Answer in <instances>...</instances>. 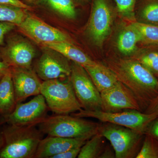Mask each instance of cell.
Returning a JSON list of instances; mask_svg holds the SVG:
<instances>
[{"label":"cell","mask_w":158,"mask_h":158,"mask_svg":"<svg viewBox=\"0 0 158 158\" xmlns=\"http://www.w3.org/2000/svg\"><path fill=\"white\" fill-rule=\"evenodd\" d=\"M54 11L66 18L73 19L76 16L73 0H42Z\"/></svg>","instance_id":"24"},{"label":"cell","mask_w":158,"mask_h":158,"mask_svg":"<svg viewBox=\"0 0 158 158\" xmlns=\"http://www.w3.org/2000/svg\"><path fill=\"white\" fill-rule=\"evenodd\" d=\"M27 11L16 6L0 4V22L12 23L18 27L27 16Z\"/></svg>","instance_id":"21"},{"label":"cell","mask_w":158,"mask_h":158,"mask_svg":"<svg viewBox=\"0 0 158 158\" xmlns=\"http://www.w3.org/2000/svg\"><path fill=\"white\" fill-rule=\"evenodd\" d=\"M81 1H88V0H81Z\"/></svg>","instance_id":"37"},{"label":"cell","mask_w":158,"mask_h":158,"mask_svg":"<svg viewBox=\"0 0 158 158\" xmlns=\"http://www.w3.org/2000/svg\"><path fill=\"white\" fill-rule=\"evenodd\" d=\"M107 67L133 92L142 110H145L158 93L157 78L134 58L111 61Z\"/></svg>","instance_id":"1"},{"label":"cell","mask_w":158,"mask_h":158,"mask_svg":"<svg viewBox=\"0 0 158 158\" xmlns=\"http://www.w3.org/2000/svg\"><path fill=\"white\" fill-rule=\"evenodd\" d=\"M118 13L122 17L131 20H135L134 9L137 0H114Z\"/></svg>","instance_id":"27"},{"label":"cell","mask_w":158,"mask_h":158,"mask_svg":"<svg viewBox=\"0 0 158 158\" xmlns=\"http://www.w3.org/2000/svg\"><path fill=\"white\" fill-rule=\"evenodd\" d=\"M62 55L73 62L83 67L96 65L98 62L92 60L87 54L74 46L71 42L49 43L42 45Z\"/></svg>","instance_id":"16"},{"label":"cell","mask_w":158,"mask_h":158,"mask_svg":"<svg viewBox=\"0 0 158 158\" xmlns=\"http://www.w3.org/2000/svg\"><path fill=\"white\" fill-rule=\"evenodd\" d=\"M69 78L82 109L101 110L100 92L83 66L73 62Z\"/></svg>","instance_id":"7"},{"label":"cell","mask_w":158,"mask_h":158,"mask_svg":"<svg viewBox=\"0 0 158 158\" xmlns=\"http://www.w3.org/2000/svg\"><path fill=\"white\" fill-rule=\"evenodd\" d=\"M81 148H76L66 151L65 152L54 156L52 158H75L77 157Z\"/></svg>","instance_id":"29"},{"label":"cell","mask_w":158,"mask_h":158,"mask_svg":"<svg viewBox=\"0 0 158 158\" xmlns=\"http://www.w3.org/2000/svg\"><path fill=\"white\" fill-rule=\"evenodd\" d=\"M35 56V51L28 41L21 38L9 40L1 54L2 61L10 67L31 68Z\"/></svg>","instance_id":"14"},{"label":"cell","mask_w":158,"mask_h":158,"mask_svg":"<svg viewBox=\"0 0 158 158\" xmlns=\"http://www.w3.org/2000/svg\"><path fill=\"white\" fill-rule=\"evenodd\" d=\"M100 94L102 111L112 113L127 110L142 111L133 92L119 81Z\"/></svg>","instance_id":"9"},{"label":"cell","mask_w":158,"mask_h":158,"mask_svg":"<svg viewBox=\"0 0 158 158\" xmlns=\"http://www.w3.org/2000/svg\"><path fill=\"white\" fill-rule=\"evenodd\" d=\"M112 11L106 0H94L88 27V34L98 46L103 44L111 30Z\"/></svg>","instance_id":"12"},{"label":"cell","mask_w":158,"mask_h":158,"mask_svg":"<svg viewBox=\"0 0 158 158\" xmlns=\"http://www.w3.org/2000/svg\"><path fill=\"white\" fill-rule=\"evenodd\" d=\"M150 127L148 134L158 140V119L154 120Z\"/></svg>","instance_id":"32"},{"label":"cell","mask_w":158,"mask_h":158,"mask_svg":"<svg viewBox=\"0 0 158 158\" xmlns=\"http://www.w3.org/2000/svg\"><path fill=\"white\" fill-rule=\"evenodd\" d=\"M0 4L11 5L27 10H31L32 9L31 6L26 5L20 0H0Z\"/></svg>","instance_id":"31"},{"label":"cell","mask_w":158,"mask_h":158,"mask_svg":"<svg viewBox=\"0 0 158 158\" xmlns=\"http://www.w3.org/2000/svg\"><path fill=\"white\" fill-rule=\"evenodd\" d=\"M84 67L100 93L111 88L118 81L111 69L98 62L96 65Z\"/></svg>","instance_id":"18"},{"label":"cell","mask_w":158,"mask_h":158,"mask_svg":"<svg viewBox=\"0 0 158 158\" xmlns=\"http://www.w3.org/2000/svg\"><path fill=\"white\" fill-rule=\"evenodd\" d=\"M104 123L101 125L99 132L110 141L115 158H136L141 149L144 133L118 125Z\"/></svg>","instance_id":"5"},{"label":"cell","mask_w":158,"mask_h":158,"mask_svg":"<svg viewBox=\"0 0 158 158\" xmlns=\"http://www.w3.org/2000/svg\"><path fill=\"white\" fill-rule=\"evenodd\" d=\"M144 113L153 114L158 118V93L145 109Z\"/></svg>","instance_id":"30"},{"label":"cell","mask_w":158,"mask_h":158,"mask_svg":"<svg viewBox=\"0 0 158 158\" xmlns=\"http://www.w3.org/2000/svg\"><path fill=\"white\" fill-rule=\"evenodd\" d=\"M2 131L5 144L0 158H34L44 135L36 125L5 123Z\"/></svg>","instance_id":"2"},{"label":"cell","mask_w":158,"mask_h":158,"mask_svg":"<svg viewBox=\"0 0 158 158\" xmlns=\"http://www.w3.org/2000/svg\"><path fill=\"white\" fill-rule=\"evenodd\" d=\"M24 1L29 3H34L36 2L37 0H24Z\"/></svg>","instance_id":"36"},{"label":"cell","mask_w":158,"mask_h":158,"mask_svg":"<svg viewBox=\"0 0 158 158\" xmlns=\"http://www.w3.org/2000/svg\"><path fill=\"white\" fill-rule=\"evenodd\" d=\"M49 110L44 98L40 94L27 102L17 103L12 113L3 117L7 124L37 126L47 117Z\"/></svg>","instance_id":"8"},{"label":"cell","mask_w":158,"mask_h":158,"mask_svg":"<svg viewBox=\"0 0 158 158\" xmlns=\"http://www.w3.org/2000/svg\"><path fill=\"white\" fill-rule=\"evenodd\" d=\"M16 103L40 94L42 82L32 68L10 67Z\"/></svg>","instance_id":"13"},{"label":"cell","mask_w":158,"mask_h":158,"mask_svg":"<svg viewBox=\"0 0 158 158\" xmlns=\"http://www.w3.org/2000/svg\"><path fill=\"white\" fill-rule=\"evenodd\" d=\"M100 123L69 114L47 116L38 128L44 135L88 140L99 132Z\"/></svg>","instance_id":"3"},{"label":"cell","mask_w":158,"mask_h":158,"mask_svg":"<svg viewBox=\"0 0 158 158\" xmlns=\"http://www.w3.org/2000/svg\"><path fill=\"white\" fill-rule=\"evenodd\" d=\"M81 118H92L103 123L118 125L145 133L149 125L157 117L153 114L141 113L137 110L107 112L99 110H81L71 114Z\"/></svg>","instance_id":"6"},{"label":"cell","mask_w":158,"mask_h":158,"mask_svg":"<svg viewBox=\"0 0 158 158\" xmlns=\"http://www.w3.org/2000/svg\"><path fill=\"white\" fill-rule=\"evenodd\" d=\"M131 24L138 31L140 42L144 44H158V26L136 21Z\"/></svg>","instance_id":"23"},{"label":"cell","mask_w":158,"mask_h":158,"mask_svg":"<svg viewBox=\"0 0 158 158\" xmlns=\"http://www.w3.org/2000/svg\"><path fill=\"white\" fill-rule=\"evenodd\" d=\"M105 138L98 133L85 142L81 148L78 158H101L106 149Z\"/></svg>","instance_id":"20"},{"label":"cell","mask_w":158,"mask_h":158,"mask_svg":"<svg viewBox=\"0 0 158 158\" xmlns=\"http://www.w3.org/2000/svg\"><path fill=\"white\" fill-rule=\"evenodd\" d=\"M86 141L83 139L48 136L40 141L34 158H52L68 150L82 147Z\"/></svg>","instance_id":"15"},{"label":"cell","mask_w":158,"mask_h":158,"mask_svg":"<svg viewBox=\"0 0 158 158\" xmlns=\"http://www.w3.org/2000/svg\"><path fill=\"white\" fill-rule=\"evenodd\" d=\"M40 94L49 110L55 114H69L81 110L69 78L54 79L42 82Z\"/></svg>","instance_id":"4"},{"label":"cell","mask_w":158,"mask_h":158,"mask_svg":"<svg viewBox=\"0 0 158 158\" xmlns=\"http://www.w3.org/2000/svg\"><path fill=\"white\" fill-rule=\"evenodd\" d=\"M4 118L2 116H0V150L2 149L5 144V139L2 131V127L3 125L5 124Z\"/></svg>","instance_id":"34"},{"label":"cell","mask_w":158,"mask_h":158,"mask_svg":"<svg viewBox=\"0 0 158 158\" xmlns=\"http://www.w3.org/2000/svg\"><path fill=\"white\" fill-rule=\"evenodd\" d=\"M10 67L3 61H0V80L9 70Z\"/></svg>","instance_id":"33"},{"label":"cell","mask_w":158,"mask_h":158,"mask_svg":"<svg viewBox=\"0 0 158 158\" xmlns=\"http://www.w3.org/2000/svg\"><path fill=\"white\" fill-rule=\"evenodd\" d=\"M136 158H158V142L148 134Z\"/></svg>","instance_id":"26"},{"label":"cell","mask_w":158,"mask_h":158,"mask_svg":"<svg viewBox=\"0 0 158 158\" xmlns=\"http://www.w3.org/2000/svg\"><path fill=\"white\" fill-rule=\"evenodd\" d=\"M140 37L138 31L131 23L120 32L117 40V47L123 55H130L135 52Z\"/></svg>","instance_id":"19"},{"label":"cell","mask_w":158,"mask_h":158,"mask_svg":"<svg viewBox=\"0 0 158 158\" xmlns=\"http://www.w3.org/2000/svg\"><path fill=\"white\" fill-rule=\"evenodd\" d=\"M18 27L23 34L42 45L49 43L71 42L70 38L64 32L31 15L28 14Z\"/></svg>","instance_id":"10"},{"label":"cell","mask_w":158,"mask_h":158,"mask_svg":"<svg viewBox=\"0 0 158 158\" xmlns=\"http://www.w3.org/2000/svg\"><path fill=\"white\" fill-rule=\"evenodd\" d=\"M140 21L158 26V0H149L143 6L139 13Z\"/></svg>","instance_id":"25"},{"label":"cell","mask_w":158,"mask_h":158,"mask_svg":"<svg viewBox=\"0 0 158 158\" xmlns=\"http://www.w3.org/2000/svg\"><path fill=\"white\" fill-rule=\"evenodd\" d=\"M36 63L34 71L43 81L68 78L71 72V65L67 58L47 48Z\"/></svg>","instance_id":"11"},{"label":"cell","mask_w":158,"mask_h":158,"mask_svg":"<svg viewBox=\"0 0 158 158\" xmlns=\"http://www.w3.org/2000/svg\"><path fill=\"white\" fill-rule=\"evenodd\" d=\"M109 147H106L101 158H115V152Z\"/></svg>","instance_id":"35"},{"label":"cell","mask_w":158,"mask_h":158,"mask_svg":"<svg viewBox=\"0 0 158 158\" xmlns=\"http://www.w3.org/2000/svg\"><path fill=\"white\" fill-rule=\"evenodd\" d=\"M16 105L10 69L0 80V116L4 117L10 115L14 111Z\"/></svg>","instance_id":"17"},{"label":"cell","mask_w":158,"mask_h":158,"mask_svg":"<svg viewBox=\"0 0 158 158\" xmlns=\"http://www.w3.org/2000/svg\"><path fill=\"white\" fill-rule=\"evenodd\" d=\"M15 26L12 23L0 22V45L2 44L5 35L14 29Z\"/></svg>","instance_id":"28"},{"label":"cell","mask_w":158,"mask_h":158,"mask_svg":"<svg viewBox=\"0 0 158 158\" xmlns=\"http://www.w3.org/2000/svg\"><path fill=\"white\" fill-rule=\"evenodd\" d=\"M134 59L138 60L158 79V47L144 49Z\"/></svg>","instance_id":"22"}]
</instances>
